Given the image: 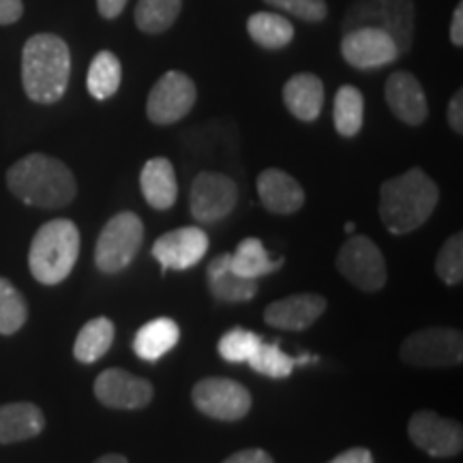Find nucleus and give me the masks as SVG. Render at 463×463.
Segmentation results:
<instances>
[{
	"label": "nucleus",
	"instance_id": "obj_1",
	"mask_svg": "<svg viewBox=\"0 0 463 463\" xmlns=\"http://www.w3.org/2000/svg\"><path fill=\"white\" fill-rule=\"evenodd\" d=\"M438 184L425 170H412L389 178L380 187V219L391 234L403 236L419 230L436 211Z\"/></svg>",
	"mask_w": 463,
	"mask_h": 463
},
{
	"label": "nucleus",
	"instance_id": "obj_2",
	"mask_svg": "<svg viewBox=\"0 0 463 463\" xmlns=\"http://www.w3.org/2000/svg\"><path fill=\"white\" fill-rule=\"evenodd\" d=\"M71 78V52L58 34L39 33L22 50V84L34 103L61 101Z\"/></svg>",
	"mask_w": 463,
	"mask_h": 463
},
{
	"label": "nucleus",
	"instance_id": "obj_3",
	"mask_svg": "<svg viewBox=\"0 0 463 463\" xmlns=\"http://www.w3.org/2000/svg\"><path fill=\"white\" fill-rule=\"evenodd\" d=\"M7 187L17 200L39 208H62L78 194L73 172L61 159L43 153L15 161L7 172Z\"/></svg>",
	"mask_w": 463,
	"mask_h": 463
},
{
	"label": "nucleus",
	"instance_id": "obj_4",
	"mask_svg": "<svg viewBox=\"0 0 463 463\" xmlns=\"http://www.w3.org/2000/svg\"><path fill=\"white\" fill-rule=\"evenodd\" d=\"M80 256L78 225L69 219H54L37 230L28 251V266L34 279L56 286L71 275Z\"/></svg>",
	"mask_w": 463,
	"mask_h": 463
},
{
	"label": "nucleus",
	"instance_id": "obj_5",
	"mask_svg": "<svg viewBox=\"0 0 463 463\" xmlns=\"http://www.w3.org/2000/svg\"><path fill=\"white\" fill-rule=\"evenodd\" d=\"M363 26H375L389 33L399 54H408L414 42L412 0H358L345 11L344 33Z\"/></svg>",
	"mask_w": 463,
	"mask_h": 463
},
{
	"label": "nucleus",
	"instance_id": "obj_6",
	"mask_svg": "<svg viewBox=\"0 0 463 463\" xmlns=\"http://www.w3.org/2000/svg\"><path fill=\"white\" fill-rule=\"evenodd\" d=\"M144 241V223L136 213L114 215L101 230L95 245V264L101 273L114 275L125 270L137 256Z\"/></svg>",
	"mask_w": 463,
	"mask_h": 463
},
{
	"label": "nucleus",
	"instance_id": "obj_7",
	"mask_svg": "<svg viewBox=\"0 0 463 463\" xmlns=\"http://www.w3.org/2000/svg\"><path fill=\"white\" fill-rule=\"evenodd\" d=\"M399 356L412 367H453L463 358V337L457 328H422L403 339Z\"/></svg>",
	"mask_w": 463,
	"mask_h": 463
},
{
	"label": "nucleus",
	"instance_id": "obj_8",
	"mask_svg": "<svg viewBox=\"0 0 463 463\" xmlns=\"http://www.w3.org/2000/svg\"><path fill=\"white\" fill-rule=\"evenodd\" d=\"M198 89L183 71H167L157 80L146 101V116L155 125H174L195 106Z\"/></svg>",
	"mask_w": 463,
	"mask_h": 463
},
{
	"label": "nucleus",
	"instance_id": "obj_9",
	"mask_svg": "<svg viewBox=\"0 0 463 463\" xmlns=\"http://www.w3.org/2000/svg\"><path fill=\"white\" fill-rule=\"evenodd\" d=\"M337 269L352 286L363 292H378L386 283V262L378 245L367 236H352L341 247Z\"/></svg>",
	"mask_w": 463,
	"mask_h": 463
},
{
	"label": "nucleus",
	"instance_id": "obj_10",
	"mask_svg": "<svg viewBox=\"0 0 463 463\" xmlns=\"http://www.w3.org/2000/svg\"><path fill=\"white\" fill-rule=\"evenodd\" d=\"M239 187L222 172H200L191 183V215L198 223H217L234 211Z\"/></svg>",
	"mask_w": 463,
	"mask_h": 463
},
{
	"label": "nucleus",
	"instance_id": "obj_11",
	"mask_svg": "<svg viewBox=\"0 0 463 463\" xmlns=\"http://www.w3.org/2000/svg\"><path fill=\"white\" fill-rule=\"evenodd\" d=\"M194 405L215 420H241L251 410V395L241 382L228 378H204L191 391Z\"/></svg>",
	"mask_w": 463,
	"mask_h": 463
},
{
	"label": "nucleus",
	"instance_id": "obj_12",
	"mask_svg": "<svg viewBox=\"0 0 463 463\" xmlns=\"http://www.w3.org/2000/svg\"><path fill=\"white\" fill-rule=\"evenodd\" d=\"M341 54L347 65L361 69V71L386 67L402 56L391 34L375 26L347 31L341 39Z\"/></svg>",
	"mask_w": 463,
	"mask_h": 463
},
{
	"label": "nucleus",
	"instance_id": "obj_13",
	"mask_svg": "<svg viewBox=\"0 0 463 463\" xmlns=\"http://www.w3.org/2000/svg\"><path fill=\"white\" fill-rule=\"evenodd\" d=\"M410 439L414 447L425 450L431 457H455L463 449L461 425L444 419L431 410H420L410 419Z\"/></svg>",
	"mask_w": 463,
	"mask_h": 463
},
{
	"label": "nucleus",
	"instance_id": "obj_14",
	"mask_svg": "<svg viewBox=\"0 0 463 463\" xmlns=\"http://www.w3.org/2000/svg\"><path fill=\"white\" fill-rule=\"evenodd\" d=\"M95 397L114 410H140L153 402V386L125 369H106L95 380Z\"/></svg>",
	"mask_w": 463,
	"mask_h": 463
},
{
	"label": "nucleus",
	"instance_id": "obj_15",
	"mask_svg": "<svg viewBox=\"0 0 463 463\" xmlns=\"http://www.w3.org/2000/svg\"><path fill=\"white\" fill-rule=\"evenodd\" d=\"M208 236L202 228L184 225V228L165 232L153 245V256L164 269L184 270L191 269L206 256Z\"/></svg>",
	"mask_w": 463,
	"mask_h": 463
},
{
	"label": "nucleus",
	"instance_id": "obj_16",
	"mask_svg": "<svg viewBox=\"0 0 463 463\" xmlns=\"http://www.w3.org/2000/svg\"><path fill=\"white\" fill-rule=\"evenodd\" d=\"M384 97L391 112L402 123L410 127H419L425 123L427 114H430L425 90H422L420 82L410 71L391 73L384 86Z\"/></svg>",
	"mask_w": 463,
	"mask_h": 463
},
{
	"label": "nucleus",
	"instance_id": "obj_17",
	"mask_svg": "<svg viewBox=\"0 0 463 463\" xmlns=\"http://www.w3.org/2000/svg\"><path fill=\"white\" fill-rule=\"evenodd\" d=\"M324 309L326 300L320 294H292L266 307L264 320L281 331H305L324 314Z\"/></svg>",
	"mask_w": 463,
	"mask_h": 463
},
{
	"label": "nucleus",
	"instance_id": "obj_18",
	"mask_svg": "<svg viewBox=\"0 0 463 463\" xmlns=\"http://www.w3.org/2000/svg\"><path fill=\"white\" fill-rule=\"evenodd\" d=\"M258 195L266 211L275 215H292L305 204V191L300 183L277 167L260 172Z\"/></svg>",
	"mask_w": 463,
	"mask_h": 463
},
{
	"label": "nucleus",
	"instance_id": "obj_19",
	"mask_svg": "<svg viewBox=\"0 0 463 463\" xmlns=\"http://www.w3.org/2000/svg\"><path fill=\"white\" fill-rule=\"evenodd\" d=\"M206 283L213 297L222 303H247L258 292V279H247V277L234 273L230 264V253H222L208 264Z\"/></svg>",
	"mask_w": 463,
	"mask_h": 463
},
{
	"label": "nucleus",
	"instance_id": "obj_20",
	"mask_svg": "<svg viewBox=\"0 0 463 463\" xmlns=\"http://www.w3.org/2000/svg\"><path fill=\"white\" fill-rule=\"evenodd\" d=\"M283 103L303 123H314L324 106V84L314 73H297L283 86Z\"/></svg>",
	"mask_w": 463,
	"mask_h": 463
},
{
	"label": "nucleus",
	"instance_id": "obj_21",
	"mask_svg": "<svg viewBox=\"0 0 463 463\" xmlns=\"http://www.w3.org/2000/svg\"><path fill=\"white\" fill-rule=\"evenodd\" d=\"M140 187L144 200L155 211H167V208L176 204L178 181L170 159L155 157L146 161L140 174Z\"/></svg>",
	"mask_w": 463,
	"mask_h": 463
},
{
	"label": "nucleus",
	"instance_id": "obj_22",
	"mask_svg": "<svg viewBox=\"0 0 463 463\" xmlns=\"http://www.w3.org/2000/svg\"><path fill=\"white\" fill-rule=\"evenodd\" d=\"M43 412L34 403L15 402L0 405V444L24 442L43 431Z\"/></svg>",
	"mask_w": 463,
	"mask_h": 463
},
{
	"label": "nucleus",
	"instance_id": "obj_23",
	"mask_svg": "<svg viewBox=\"0 0 463 463\" xmlns=\"http://www.w3.org/2000/svg\"><path fill=\"white\" fill-rule=\"evenodd\" d=\"M178 339H181L178 324L170 320V317H157V320L144 324L140 331H137L136 339H133V350H136V354L142 361L155 363L167 354L178 344Z\"/></svg>",
	"mask_w": 463,
	"mask_h": 463
},
{
	"label": "nucleus",
	"instance_id": "obj_24",
	"mask_svg": "<svg viewBox=\"0 0 463 463\" xmlns=\"http://www.w3.org/2000/svg\"><path fill=\"white\" fill-rule=\"evenodd\" d=\"M247 33L264 50H283L294 39L292 22L270 11H258L249 15Z\"/></svg>",
	"mask_w": 463,
	"mask_h": 463
},
{
	"label": "nucleus",
	"instance_id": "obj_25",
	"mask_svg": "<svg viewBox=\"0 0 463 463\" xmlns=\"http://www.w3.org/2000/svg\"><path fill=\"white\" fill-rule=\"evenodd\" d=\"M120 82H123V67H120L118 56L109 50H101L90 61L89 75H86L89 92L97 101H106L118 92Z\"/></svg>",
	"mask_w": 463,
	"mask_h": 463
},
{
	"label": "nucleus",
	"instance_id": "obj_26",
	"mask_svg": "<svg viewBox=\"0 0 463 463\" xmlns=\"http://www.w3.org/2000/svg\"><path fill=\"white\" fill-rule=\"evenodd\" d=\"M114 341V324L108 317H95L86 322L82 331L78 333V339L73 344V356L80 363L90 364L97 363L101 356L108 354Z\"/></svg>",
	"mask_w": 463,
	"mask_h": 463
},
{
	"label": "nucleus",
	"instance_id": "obj_27",
	"mask_svg": "<svg viewBox=\"0 0 463 463\" xmlns=\"http://www.w3.org/2000/svg\"><path fill=\"white\" fill-rule=\"evenodd\" d=\"M230 264L232 269H234V273H239L241 277L260 279V277H266L275 273L277 269H281L283 258L270 260L262 241L245 239L239 247H236L234 253H230Z\"/></svg>",
	"mask_w": 463,
	"mask_h": 463
},
{
	"label": "nucleus",
	"instance_id": "obj_28",
	"mask_svg": "<svg viewBox=\"0 0 463 463\" xmlns=\"http://www.w3.org/2000/svg\"><path fill=\"white\" fill-rule=\"evenodd\" d=\"M364 120V97L356 86H341L335 95L333 123L339 136L354 137L363 129Z\"/></svg>",
	"mask_w": 463,
	"mask_h": 463
},
{
	"label": "nucleus",
	"instance_id": "obj_29",
	"mask_svg": "<svg viewBox=\"0 0 463 463\" xmlns=\"http://www.w3.org/2000/svg\"><path fill=\"white\" fill-rule=\"evenodd\" d=\"M183 9V0H137L136 26L146 34H161L178 20Z\"/></svg>",
	"mask_w": 463,
	"mask_h": 463
},
{
	"label": "nucleus",
	"instance_id": "obj_30",
	"mask_svg": "<svg viewBox=\"0 0 463 463\" xmlns=\"http://www.w3.org/2000/svg\"><path fill=\"white\" fill-rule=\"evenodd\" d=\"M28 307L14 283L0 277V335H14L26 324Z\"/></svg>",
	"mask_w": 463,
	"mask_h": 463
},
{
	"label": "nucleus",
	"instance_id": "obj_31",
	"mask_svg": "<svg viewBox=\"0 0 463 463\" xmlns=\"http://www.w3.org/2000/svg\"><path fill=\"white\" fill-rule=\"evenodd\" d=\"M247 363L253 372L275 380L288 378L292 373V369L297 367V361L292 356H288L277 344H260V347L253 352V356Z\"/></svg>",
	"mask_w": 463,
	"mask_h": 463
},
{
	"label": "nucleus",
	"instance_id": "obj_32",
	"mask_svg": "<svg viewBox=\"0 0 463 463\" xmlns=\"http://www.w3.org/2000/svg\"><path fill=\"white\" fill-rule=\"evenodd\" d=\"M260 344H262L260 335L245 328H232L219 339V354L228 363H247Z\"/></svg>",
	"mask_w": 463,
	"mask_h": 463
},
{
	"label": "nucleus",
	"instance_id": "obj_33",
	"mask_svg": "<svg viewBox=\"0 0 463 463\" xmlns=\"http://www.w3.org/2000/svg\"><path fill=\"white\" fill-rule=\"evenodd\" d=\"M436 273L447 286L463 281V234H455L444 242L436 258Z\"/></svg>",
	"mask_w": 463,
	"mask_h": 463
},
{
	"label": "nucleus",
	"instance_id": "obj_34",
	"mask_svg": "<svg viewBox=\"0 0 463 463\" xmlns=\"http://www.w3.org/2000/svg\"><path fill=\"white\" fill-rule=\"evenodd\" d=\"M264 3L309 24H320L328 15L326 0H264Z\"/></svg>",
	"mask_w": 463,
	"mask_h": 463
},
{
	"label": "nucleus",
	"instance_id": "obj_35",
	"mask_svg": "<svg viewBox=\"0 0 463 463\" xmlns=\"http://www.w3.org/2000/svg\"><path fill=\"white\" fill-rule=\"evenodd\" d=\"M24 14V3L22 0H0V26L15 24Z\"/></svg>",
	"mask_w": 463,
	"mask_h": 463
},
{
	"label": "nucleus",
	"instance_id": "obj_36",
	"mask_svg": "<svg viewBox=\"0 0 463 463\" xmlns=\"http://www.w3.org/2000/svg\"><path fill=\"white\" fill-rule=\"evenodd\" d=\"M223 463H275L273 457H270L262 449H245L228 457Z\"/></svg>",
	"mask_w": 463,
	"mask_h": 463
},
{
	"label": "nucleus",
	"instance_id": "obj_37",
	"mask_svg": "<svg viewBox=\"0 0 463 463\" xmlns=\"http://www.w3.org/2000/svg\"><path fill=\"white\" fill-rule=\"evenodd\" d=\"M449 125L455 133H463V90H457L449 103Z\"/></svg>",
	"mask_w": 463,
	"mask_h": 463
},
{
	"label": "nucleus",
	"instance_id": "obj_38",
	"mask_svg": "<svg viewBox=\"0 0 463 463\" xmlns=\"http://www.w3.org/2000/svg\"><path fill=\"white\" fill-rule=\"evenodd\" d=\"M328 463H373V455L367 449H347Z\"/></svg>",
	"mask_w": 463,
	"mask_h": 463
},
{
	"label": "nucleus",
	"instance_id": "obj_39",
	"mask_svg": "<svg viewBox=\"0 0 463 463\" xmlns=\"http://www.w3.org/2000/svg\"><path fill=\"white\" fill-rule=\"evenodd\" d=\"M127 7V0H97V11L106 20H116Z\"/></svg>",
	"mask_w": 463,
	"mask_h": 463
},
{
	"label": "nucleus",
	"instance_id": "obj_40",
	"mask_svg": "<svg viewBox=\"0 0 463 463\" xmlns=\"http://www.w3.org/2000/svg\"><path fill=\"white\" fill-rule=\"evenodd\" d=\"M450 43L461 48L463 45V5L459 3L455 7L453 20H450Z\"/></svg>",
	"mask_w": 463,
	"mask_h": 463
},
{
	"label": "nucleus",
	"instance_id": "obj_41",
	"mask_svg": "<svg viewBox=\"0 0 463 463\" xmlns=\"http://www.w3.org/2000/svg\"><path fill=\"white\" fill-rule=\"evenodd\" d=\"M95 463H129L127 461L125 455H118V453H109V455H103L97 459Z\"/></svg>",
	"mask_w": 463,
	"mask_h": 463
}]
</instances>
